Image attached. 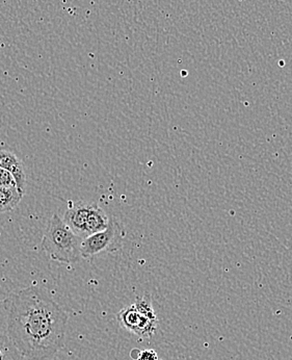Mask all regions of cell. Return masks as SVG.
<instances>
[{
  "label": "cell",
  "instance_id": "5b68a950",
  "mask_svg": "<svg viewBox=\"0 0 292 360\" xmlns=\"http://www.w3.org/2000/svg\"><path fill=\"white\" fill-rule=\"evenodd\" d=\"M92 205L93 203L86 202V201L70 202L68 210L65 212L64 222L75 233L84 238H86V222H88V217Z\"/></svg>",
  "mask_w": 292,
  "mask_h": 360
},
{
  "label": "cell",
  "instance_id": "277c9868",
  "mask_svg": "<svg viewBox=\"0 0 292 360\" xmlns=\"http://www.w3.org/2000/svg\"><path fill=\"white\" fill-rule=\"evenodd\" d=\"M126 231L114 217H110L109 224L105 231L86 236L82 240L81 257L92 259L102 253H114L123 246Z\"/></svg>",
  "mask_w": 292,
  "mask_h": 360
},
{
  "label": "cell",
  "instance_id": "6da1fadb",
  "mask_svg": "<svg viewBox=\"0 0 292 360\" xmlns=\"http://www.w3.org/2000/svg\"><path fill=\"white\" fill-rule=\"evenodd\" d=\"M8 335L27 360H47L64 347L68 314L44 288L32 285L4 301Z\"/></svg>",
  "mask_w": 292,
  "mask_h": 360
},
{
  "label": "cell",
  "instance_id": "8fae6325",
  "mask_svg": "<svg viewBox=\"0 0 292 360\" xmlns=\"http://www.w3.org/2000/svg\"><path fill=\"white\" fill-rule=\"evenodd\" d=\"M136 360H159V354L154 350H144L138 352Z\"/></svg>",
  "mask_w": 292,
  "mask_h": 360
},
{
  "label": "cell",
  "instance_id": "9c48e42d",
  "mask_svg": "<svg viewBox=\"0 0 292 360\" xmlns=\"http://www.w3.org/2000/svg\"><path fill=\"white\" fill-rule=\"evenodd\" d=\"M21 354L16 345L14 344L10 336L4 335L0 331V360H22Z\"/></svg>",
  "mask_w": 292,
  "mask_h": 360
},
{
  "label": "cell",
  "instance_id": "52a82bcc",
  "mask_svg": "<svg viewBox=\"0 0 292 360\" xmlns=\"http://www.w3.org/2000/svg\"><path fill=\"white\" fill-rule=\"evenodd\" d=\"M109 220L110 218L107 212L100 206L93 203L88 214V222H86V236L105 231L109 224Z\"/></svg>",
  "mask_w": 292,
  "mask_h": 360
},
{
  "label": "cell",
  "instance_id": "8992f818",
  "mask_svg": "<svg viewBox=\"0 0 292 360\" xmlns=\"http://www.w3.org/2000/svg\"><path fill=\"white\" fill-rule=\"evenodd\" d=\"M0 167L12 173L16 180L17 188L21 196H25V186H27V173L25 166L18 156L15 155L11 151L0 149Z\"/></svg>",
  "mask_w": 292,
  "mask_h": 360
},
{
  "label": "cell",
  "instance_id": "ba28073f",
  "mask_svg": "<svg viewBox=\"0 0 292 360\" xmlns=\"http://www.w3.org/2000/svg\"><path fill=\"white\" fill-rule=\"evenodd\" d=\"M22 198L18 188L0 186V214L15 210Z\"/></svg>",
  "mask_w": 292,
  "mask_h": 360
},
{
  "label": "cell",
  "instance_id": "30bf717a",
  "mask_svg": "<svg viewBox=\"0 0 292 360\" xmlns=\"http://www.w3.org/2000/svg\"><path fill=\"white\" fill-rule=\"evenodd\" d=\"M0 186L1 188H17L16 180L12 173L0 167Z\"/></svg>",
  "mask_w": 292,
  "mask_h": 360
},
{
  "label": "cell",
  "instance_id": "3957f363",
  "mask_svg": "<svg viewBox=\"0 0 292 360\" xmlns=\"http://www.w3.org/2000/svg\"><path fill=\"white\" fill-rule=\"evenodd\" d=\"M119 324L140 340H150L157 330L159 319L153 309L150 295L136 298L135 302L117 314Z\"/></svg>",
  "mask_w": 292,
  "mask_h": 360
},
{
  "label": "cell",
  "instance_id": "7a4b0ae2",
  "mask_svg": "<svg viewBox=\"0 0 292 360\" xmlns=\"http://www.w3.org/2000/svg\"><path fill=\"white\" fill-rule=\"evenodd\" d=\"M84 238L75 233L58 214L49 220L41 242V248L53 262L75 264L81 259Z\"/></svg>",
  "mask_w": 292,
  "mask_h": 360
}]
</instances>
